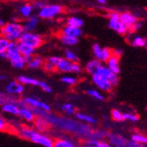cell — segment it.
<instances>
[{
	"label": "cell",
	"mask_w": 147,
	"mask_h": 147,
	"mask_svg": "<svg viewBox=\"0 0 147 147\" xmlns=\"http://www.w3.org/2000/svg\"><path fill=\"white\" fill-rule=\"evenodd\" d=\"M50 127L51 126L47 122V120L40 116H36V119L33 122V128L36 131H38L39 132H41V133H46L49 131Z\"/></svg>",
	"instance_id": "4fadbf2b"
},
{
	"label": "cell",
	"mask_w": 147,
	"mask_h": 147,
	"mask_svg": "<svg viewBox=\"0 0 147 147\" xmlns=\"http://www.w3.org/2000/svg\"><path fill=\"white\" fill-rule=\"evenodd\" d=\"M10 131L9 122L5 119V117L0 115V131Z\"/></svg>",
	"instance_id": "d590c367"
},
{
	"label": "cell",
	"mask_w": 147,
	"mask_h": 147,
	"mask_svg": "<svg viewBox=\"0 0 147 147\" xmlns=\"http://www.w3.org/2000/svg\"><path fill=\"white\" fill-rule=\"evenodd\" d=\"M120 14L117 12H109L107 17L109 21H120Z\"/></svg>",
	"instance_id": "ee69618b"
},
{
	"label": "cell",
	"mask_w": 147,
	"mask_h": 147,
	"mask_svg": "<svg viewBox=\"0 0 147 147\" xmlns=\"http://www.w3.org/2000/svg\"><path fill=\"white\" fill-rule=\"evenodd\" d=\"M20 100H17L15 97L11 96L5 93L0 91V106L5 105L6 103H11V102H18Z\"/></svg>",
	"instance_id": "f1b7e54d"
},
{
	"label": "cell",
	"mask_w": 147,
	"mask_h": 147,
	"mask_svg": "<svg viewBox=\"0 0 147 147\" xmlns=\"http://www.w3.org/2000/svg\"><path fill=\"white\" fill-rule=\"evenodd\" d=\"M38 23H39V17L32 15L29 19L26 20L25 22L23 23L25 32H28V33L33 32V30H35V28L38 26Z\"/></svg>",
	"instance_id": "e0dca14e"
},
{
	"label": "cell",
	"mask_w": 147,
	"mask_h": 147,
	"mask_svg": "<svg viewBox=\"0 0 147 147\" xmlns=\"http://www.w3.org/2000/svg\"><path fill=\"white\" fill-rule=\"evenodd\" d=\"M109 27L120 34H125L130 32V27L123 24L120 21H109Z\"/></svg>",
	"instance_id": "5bb4252c"
},
{
	"label": "cell",
	"mask_w": 147,
	"mask_h": 147,
	"mask_svg": "<svg viewBox=\"0 0 147 147\" xmlns=\"http://www.w3.org/2000/svg\"><path fill=\"white\" fill-rule=\"evenodd\" d=\"M61 57H50L48 59H47V62H49L50 64H52L53 65H54L56 67L59 64V62L61 61Z\"/></svg>",
	"instance_id": "f6af8a7d"
},
{
	"label": "cell",
	"mask_w": 147,
	"mask_h": 147,
	"mask_svg": "<svg viewBox=\"0 0 147 147\" xmlns=\"http://www.w3.org/2000/svg\"><path fill=\"white\" fill-rule=\"evenodd\" d=\"M61 110L67 115H74L76 114V108L71 103H65L61 106Z\"/></svg>",
	"instance_id": "d6a6232c"
},
{
	"label": "cell",
	"mask_w": 147,
	"mask_h": 147,
	"mask_svg": "<svg viewBox=\"0 0 147 147\" xmlns=\"http://www.w3.org/2000/svg\"><path fill=\"white\" fill-rule=\"evenodd\" d=\"M61 34L67 35V36H71V37H75V38H79L80 36H82V28L66 26L62 29Z\"/></svg>",
	"instance_id": "d6986e66"
},
{
	"label": "cell",
	"mask_w": 147,
	"mask_h": 147,
	"mask_svg": "<svg viewBox=\"0 0 147 147\" xmlns=\"http://www.w3.org/2000/svg\"><path fill=\"white\" fill-rule=\"evenodd\" d=\"M63 11V7L56 4H47L42 7L39 12L38 17L42 20H51L60 15Z\"/></svg>",
	"instance_id": "277c9868"
},
{
	"label": "cell",
	"mask_w": 147,
	"mask_h": 147,
	"mask_svg": "<svg viewBox=\"0 0 147 147\" xmlns=\"http://www.w3.org/2000/svg\"><path fill=\"white\" fill-rule=\"evenodd\" d=\"M6 79L5 76H4V75H0V80H4V79Z\"/></svg>",
	"instance_id": "816d5d0a"
},
{
	"label": "cell",
	"mask_w": 147,
	"mask_h": 147,
	"mask_svg": "<svg viewBox=\"0 0 147 147\" xmlns=\"http://www.w3.org/2000/svg\"><path fill=\"white\" fill-rule=\"evenodd\" d=\"M120 21L124 24L125 26L129 27L131 28V27H132L134 24H136L137 22H138V19L133 14L129 13V12H123L120 13Z\"/></svg>",
	"instance_id": "9a60e30c"
},
{
	"label": "cell",
	"mask_w": 147,
	"mask_h": 147,
	"mask_svg": "<svg viewBox=\"0 0 147 147\" xmlns=\"http://www.w3.org/2000/svg\"><path fill=\"white\" fill-rule=\"evenodd\" d=\"M18 49H20V53L22 55L23 57H33V54L35 52V49L29 47L28 45L22 43L20 42H18Z\"/></svg>",
	"instance_id": "cb8c5ba5"
},
{
	"label": "cell",
	"mask_w": 147,
	"mask_h": 147,
	"mask_svg": "<svg viewBox=\"0 0 147 147\" xmlns=\"http://www.w3.org/2000/svg\"><path fill=\"white\" fill-rule=\"evenodd\" d=\"M20 42L36 49H39L42 45L43 39L39 34H36L34 32H30V33L25 32L24 34L21 36Z\"/></svg>",
	"instance_id": "5b68a950"
},
{
	"label": "cell",
	"mask_w": 147,
	"mask_h": 147,
	"mask_svg": "<svg viewBox=\"0 0 147 147\" xmlns=\"http://www.w3.org/2000/svg\"><path fill=\"white\" fill-rule=\"evenodd\" d=\"M123 119L131 121L132 122H138L139 120V116L137 115L130 114V113H125V114H123Z\"/></svg>",
	"instance_id": "60d3db41"
},
{
	"label": "cell",
	"mask_w": 147,
	"mask_h": 147,
	"mask_svg": "<svg viewBox=\"0 0 147 147\" xmlns=\"http://www.w3.org/2000/svg\"><path fill=\"white\" fill-rule=\"evenodd\" d=\"M86 93H87L88 95L93 97V98H95V99H96L98 101H102L104 99L103 95L100 93V92L97 91V90H95V89H88L86 91Z\"/></svg>",
	"instance_id": "1f68e13d"
},
{
	"label": "cell",
	"mask_w": 147,
	"mask_h": 147,
	"mask_svg": "<svg viewBox=\"0 0 147 147\" xmlns=\"http://www.w3.org/2000/svg\"><path fill=\"white\" fill-rule=\"evenodd\" d=\"M92 50H93L94 56L96 60L102 62H107L110 57L113 56V51L109 48H102L98 43H95L92 46Z\"/></svg>",
	"instance_id": "8992f818"
},
{
	"label": "cell",
	"mask_w": 147,
	"mask_h": 147,
	"mask_svg": "<svg viewBox=\"0 0 147 147\" xmlns=\"http://www.w3.org/2000/svg\"><path fill=\"white\" fill-rule=\"evenodd\" d=\"M8 53H13V52H20L18 49V42H11L9 43V46L7 48Z\"/></svg>",
	"instance_id": "ab89813d"
},
{
	"label": "cell",
	"mask_w": 147,
	"mask_h": 147,
	"mask_svg": "<svg viewBox=\"0 0 147 147\" xmlns=\"http://www.w3.org/2000/svg\"><path fill=\"white\" fill-rule=\"evenodd\" d=\"M20 83H21L22 85H32V86H39V83H40V80L36 79H33V78H31V77H27V76H24V75H21L17 79Z\"/></svg>",
	"instance_id": "d4e9b609"
},
{
	"label": "cell",
	"mask_w": 147,
	"mask_h": 147,
	"mask_svg": "<svg viewBox=\"0 0 147 147\" xmlns=\"http://www.w3.org/2000/svg\"><path fill=\"white\" fill-rule=\"evenodd\" d=\"M145 48H146V49H147V44H146V46H145Z\"/></svg>",
	"instance_id": "f5cc1de1"
},
{
	"label": "cell",
	"mask_w": 147,
	"mask_h": 147,
	"mask_svg": "<svg viewBox=\"0 0 147 147\" xmlns=\"http://www.w3.org/2000/svg\"><path fill=\"white\" fill-rule=\"evenodd\" d=\"M25 91V85L20 83L18 80L10 81L5 85V92L6 94L11 96H20Z\"/></svg>",
	"instance_id": "ba28073f"
},
{
	"label": "cell",
	"mask_w": 147,
	"mask_h": 147,
	"mask_svg": "<svg viewBox=\"0 0 147 147\" xmlns=\"http://www.w3.org/2000/svg\"><path fill=\"white\" fill-rule=\"evenodd\" d=\"M34 11V7L32 5V4L31 3H26L23 4L20 6L18 8V13L23 18V19H29L30 17L32 16V12Z\"/></svg>",
	"instance_id": "2e32d148"
},
{
	"label": "cell",
	"mask_w": 147,
	"mask_h": 147,
	"mask_svg": "<svg viewBox=\"0 0 147 147\" xmlns=\"http://www.w3.org/2000/svg\"><path fill=\"white\" fill-rule=\"evenodd\" d=\"M15 133L23 139L28 140L32 143L40 144L43 147H53V139L46 133H41L36 131L33 127H30L23 124L20 129L15 131Z\"/></svg>",
	"instance_id": "6da1fadb"
},
{
	"label": "cell",
	"mask_w": 147,
	"mask_h": 147,
	"mask_svg": "<svg viewBox=\"0 0 147 147\" xmlns=\"http://www.w3.org/2000/svg\"><path fill=\"white\" fill-rule=\"evenodd\" d=\"M99 4H102V5H105V4H107V1L106 0H98L97 1Z\"/></svg>",
	"instance_id": "f907efd6"
},
{
	"label": "cell",
	"mask_w": 147,
	"mask_h": 147,
	"mask_svg": "<svg viewBox=\"0 0 147 147\" xmlns=\"http://www.w3.org/2000/svg\"><path fill=\"white\" fill-rule=\"evenodd\" d=\"M20 101L18 102H11V103H6L5 105L1 106V111L5 114H8L11 116H17L20 111Z\"/></svg>",
	"instance_id": "7c38bea8"
},
{
	"label": "cell",
	"mask_w": 147,
	"mask_h": 147,
	"mask_svg": "<svg viewBox=\"0 0 147 147\" xmlns=\"http://www.w3.org/2000/svg\"><path fill=\"white\" fill-rule=\"evenodd\" d=\"M43 69L46 71H47V72H53L54 70H56V67H55L54 65H53L52 64H50L49 62H47V61L44 62V64H43Z\"/></svg>",
	"instance_id": "7bdbcfd3"
},
{
	"label": "cell",
	"mask_w": 147,
	"mask_h": 147,
	"mask_svg": "<svg viewBox=\"0 0 147 147\" xmlns=\"http://www.w3.org/2000/svg\"><path fill=\"white\" fill-rule=\"evenodd\" d=\"M43 64H44V60L42 57H40L39 56H35L32 57L31 63L27 66L30 69H38V68L43 66Z\"/></svg>",
	"instance_id": "f546056e"
},
{
	"label": "cell",
	"mask_w": 147,
	"mask_h": 147,
	"mask_svg": "<svg viewBox=\"0 0 147 147\" xmlns=\"http://www.w3.org/2000/svg\"><path fill=\"white\" fill-rule=\"evenodd\" d=\"M83 147H111L110 144L106 141H99L95 139H88L84 141Z\"/></svg>",
	"instance_id": "7402d4cb"
},
{
	"label": "cell",
	"mask_w": 147,
	"mask_h": 147,
	"mask_svg": "<svg viewBox=\"0 0 147 147\" xmlns=\"http://www.w3.org/2000/svg\"><path fill=\"white\" fill-rule=\"evenodd\" d=\"M110 144L115 147H126L127 141L124 139V137L118 136L117 134H108L107 135Z\"/></svg>",
	"instance_id": "ac0fdd59"
},
{
	"label": "cell",
	"mask_w": 147,
	"mask_h": 147,
	"mask_svg": "<svg viewBox=\"0 0 147 147\" xmlns=\"http://www.w3.org/2000/svg\"><path fill=\"white\" fill-rule=\"evenodd\" d=\"M9 43H10V42L7 39H5L3 35L0 34V53L7 51Z\"/></svg>",
	"instance_id": "8d00e7d4"
},
{
	"label": "cell",
	"mask_w": 147,
	"mask_h": 147,
	"mask_svg": "<svg viewBox=\"0 0 147 147\" xmlns=\"http://www.w3.org/2000/svg\"><path fill=\"white\" fill-rule=\"evenodd\" d=\"M46 5H47V3L44 2V1H36V2H34V3L32 4L34 9H37L38 11H40V10L42 7H44Z\"/></svg>",
	"instance_id": "bcb514c9"
},
{
	"label": "cell",
	"mask_w": 147,
	"mask_h": 147,
	"mask_svg": "<svg viewBox=\"0 0 147 147\" xmlns=\"http://www.w3.org/2000/svg\"><path fill=\"white\" fill-rule=\"evenodd\" d=\"M131 141L139 144H147V137L141 134H133L131 136Z\"/></svg>",
	"instance_id": "836d02e7"
},
{
	"label": "cell",
	"mask_w": 147,
	"mask_h": 147,
	"mask_svg": "<svg viewBox=\"0 0 147 147\" xmlns=\"http://www.w3.org/2000/svg\"><path fill=\"white\" fill-rule=\"evenodd\" d=\"M0 58H2L3 60H8V53H7V51L0 53Z\"/></svg>",
	"instance_id": "c3c4849f"
},
{
	"label": "cell",
	"mask_w": 147,
	"mask_h": 147,
	"mask_svg": "<svg viewBox=\"0 0 147 147\" xmlns=\"http://www.w3.org/2000/svg\"><path fill=\"white\" fill-rule=\"evenodd\" d=\"M83 24H84V22H83V21L81 19V18L75 17V16L68 18L67 21V26L73 27L81 28L83 26Z\"/></svg>",
	"instance_id": "4316f807"
},
{
	"label": "cell",
	"mask_w": 147,
	"mask_h": 147,
	"mask_svg": "<svg viewBox=\"0 0 147 147\" xmlns=\"http://www.w3.org/2000/svg\"><path fill=\"white\" fill-rule=\"evenodd\" d=\"M96 74L100 75L102 78H104L107 80H109L110 83L112 84L113 86L114 85H117L118 84V82H119V79H118L117 75L114 74V73L111 70H110L107 66H104L102 64L99 67V69L97 70Z\"/></svg>",
	"instance_id": "9c48e42d"
},
{
	"label": "cell",
	"mask_w": 147,
	"mask_h": 147,
	"mask_svg": "<svg viewBox=\"0 0 147 147\" xmlns=\"http://www.w3.org/2000/svg\"><path fill=\"white\" fill-rule=\"evenodd\" d=\"M39 86L42 89V91H44V92H45V93L50 94V93H52V92H53L52 87H51L47 83H46L45 81H40V83H39Z\"/></svg>",
	"instance_id": "b9f144b4"
},
{
	"label": "cell",
	"mask_w": 147,
	"mask_h": 147,
	"mask_svg": "<svg viewBox=\"0 0 147 147\" xmlns=\"http://www.w3.org/2000/svg\"><path fill=\"white\" fill-rule=\"evenodd\" d=\"M64 55H65V59H67V61H70L72 63H77L79 61V57H77V55L70 49H66Z\"/></svg>",
	"instance_id": "4dcf8cb0"
},
{
	"label": "cell",
	"mask_w": 147,
	"mask_h": 147,
	"mask_svg": "<svg viewBox=\"0 0 147 147\" xmlns=\"http://www.w3.org/2000/svg\"><path fill=\"white\" fill-rule=\"evenodd\" d=\"M107 67L111 70L114 74L118 75L120 73V65H119V58L112 56L107 61Z\"/></svg>",
	"instance_id": "ffe728a7"
},
{
	"label": "cell",
	"mask_w": 147,
	"mask_h": 147,
	"mask_svg": "<svg viewBox=\"0 0 147 147\" xmlns=\"http://www.w3.org/2000/svg\"><path fill=\"white\" fill-rule=\"evenodd\" d=\"M92 81H93V83L99 89H101L102 91H104V92H110L113 88L112 84L109 80H107L106 79H104L102 76L97 75V74H95L92 76Z\"/></svg>",
	"instance_id": "8fae6325"
},
{
	"label": "cell",
	"mask_w": 147,
	"mask_h": 147,
	"mask_svg": "<svg viewBox=\"0 0 147 147\" xmlns=\"http://www.w3.org/2000/svg\"><path fill=\"white\" fill-rule=\"evenodd\" d=\"M18 116L20 120L25 121L26 122H30V123L32 122L33 123V122L36 119V115L33 111V109L26 106H20Z\"/></svg>",
	"instance_id": "30bf717a"
},
{
	"label": "cell",
	"mask_w": 147,
	"mask_h": 147,
	"mask_svg": "<svg viewBox=\"0 0 147 147\" xmlns=\"http://www.w3.org/2000/svg\"><path fill=\"white\" fill-rule=\"evenodd\" d=\"M101 65H102V63H100L99 61H97V60H91V61H89L86 64L85 70H86V71L88 73V74L93 76V75H95L96 73L97 70L99 69V67Z\"/></svg>",
	"instance_id": "603a6c76"
},
{
	"label": "cell",
	"mask_w": 147,
	"mask_h": 147,
	"mask_svg": "<svg viewBox=\"0 0 147 147\" xmlns=\"http://www.w3.org/2000/svg\"><path fill=\"white\" fill-rule=\"evenodd\" d=\"M20 106H26L32 109L41 110L46 113L51 112V107L47 102L34 97H25L20 100Z\"/></svg>",
	"instance_id": "3957f363"
},
{
	"label": "cell",
	"mask_w": 147,
	"mask_h": 147,
	"mask_svg": "<svg viewBox=\"0 0 147 147\" xmlns=\"http://www.w3.org/2000/svg\"><path fill=\"white\" fill-rule=\"evenodd\" d=\"M61 82L65 85H74L76 83V79L74 77H70V76H64L61 79Z\"/></svg>",
	"instance_id": "f35d334b"
},
{
	"label": "cell",
	"mask_w": 147,
	"mask_h": 147,
	"mask_svg": "<svg viewBox=\"0 0 147 147\" xmlns=\"http://www.w3.org/2000/svg\"><path fill=\"white\" fill-rule=\"evenodd\" d=\"M56 70L61 72H72V73H80L82 71V67L78 63H72L65 58H61L56 66Z\"/></svg>",
	"instance_id": "52a82bcc"
},
{
	"label": "cell",
	"mask_w": 147,
	"mask_h": 147,
	"mask_svg": "<svg viewBox=\"0 0 147 147\" xmlns=\"http://www.w3.org/2000/svg\"><path fill=\"white\" fill-rule=\"evenodd\" d=\"M25 29L23 24L18 21H10L6 22L5 26L0 30V34L3 35L10 42H20L21 36L24 34Z\"/></svg>",
	"instance_id": "7a4b0ae2"
},
{
	"label": "cell",
	"mask_w": 147,
	"mask_h": 147,
	"mask_svg": "<svg viewBox=\"0 0 147 147\" xmlns=\"http://www.w3.org/2000/svg\"><path fill=\"white\" fill-rule=\"evenodd\" d=\"M111 117L113 120L117 121V122H122L123 121V114H122L119 110L117 109H112L111 111Z\"/></svg>",
	"instance_id": "74e56055"
},
{
	"label": "cell",
	"mask_w": 147,
	"mask_h": 147,
	"mask_svg": "<svg viewBox=\"0 0 147 147\" xmlns=\"http://www.w3.org/2000/svg\"><path fill=\"white\" fill-rule=\"evenodd\" d=\"M76 117L77 118V120L82 121V122H85L87 123H90V124H96L97 122V120L88 115L83 114V113H76Z\"/></svg>",
	"instance_id": "83f0119b"
},
{
	"label": "cell",
	"mask_w": 147,
	"mask_h": 147,
	"mask_svg": "<svg viewBox=\"0 0 147 147\" xmlns=\"http://www.w3.org/2000/svg\"><path fill=\"white\" fill-rule=\"evenodd\" d=\"M53 147H76V144L69 138L61 137L56 138L53 141Z\"/></svg>",
	"instance_id": "44dd1931"
},
{
	"label": "cell",
	"mask_w": 147,
	"mask_h": 147,
	"mask_svg": "<svg viewBox=\"0 0 147 147\" xmlns=\"http://www.w3.org/2000/svg\"><path fill=\"white\" fill-rule=\"evenodd\" d=\"M141 26H142V24L138 21V22H137L136 24H134L132 27H131L130 31H131V32H132V31H137V30H138V29L141 28Z\"/></svg>",
	"instance_id": "7dc6e473"
},
{
	"label": "cell",
	"mask_w": 147,
	"mask_h": 147,
	"mask_svg": "<svg viewBox=\"0 0 147 147\" xmlns=\"http://www.w3.org/2000/svg\"><path fill=\"white\" fill-rule=\"evenodd\" d=\"M132 46L134 47H144V46H146V41L145 39L140 37V36H136V37L132 40V42H131Z\"/></svg>",
	"instance_id": "e575fe53"
},
{
	"label": "cell",
	"mask_w": 147,
	"mask_h": 147,
	"mask_svg": "<svg viewBox=\"0 0 147 147\" xmlns=\"http://www.w3.org/2000/svg\"><path fill=\"white\" fill-rule=\"evenodd\" d=\"M5 24H6V22L5 21V20L3 19V18H0V30L5 26Z\"/></svg>",
	"instance_id": "681fc988"
},
{
	"label": "cell",
	"mask_w": 147,
	"mask_h": 147,
	"mask_svg": "<svg viewBox=\"0 0 147 147\" xmlns=\"http://www.w3.org/2000/svg\"><path fill=\"white\" fill-rule=\"evenodd\" d=\"M60 41L61 42V43H63L66 46H74L78 43L79 40L78 38H75V37H71V36H67V35H64L61 34L59 36Z\"/></svg>",
	"instance_id": "484cf974"
}]
</instances>
